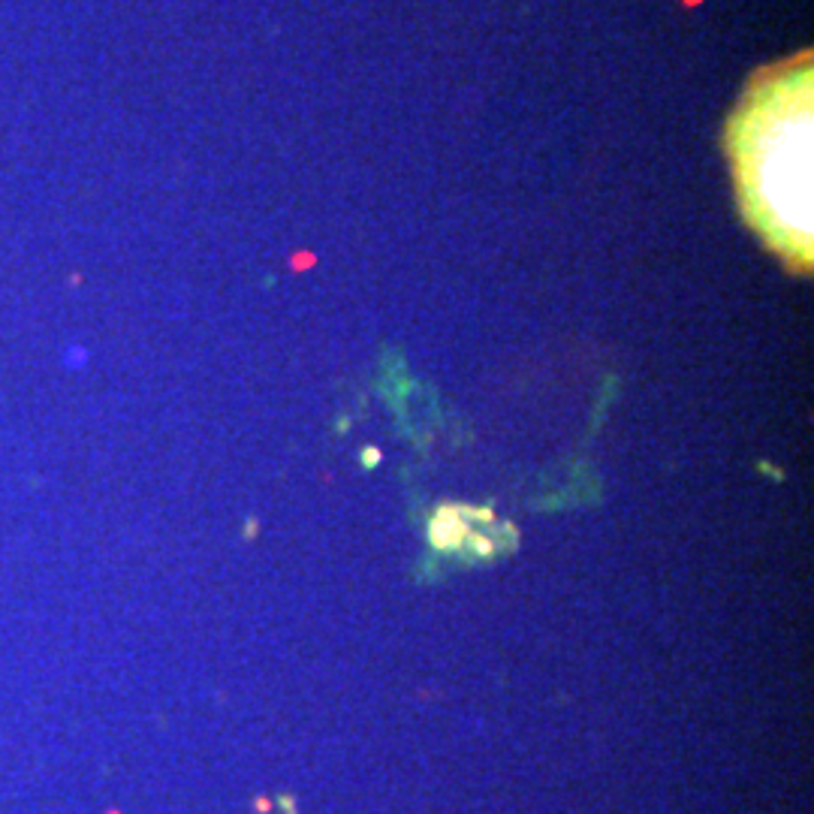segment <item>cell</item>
I'll return each instance as SVG.
<instances>
[{"instance_id": "6da1fadb", "label": "cell", "mask_w": 814, "mask_h": 814, "mask_svg": "<svg viewBox=\"0 0 814 814\" xmlns=\"http://www.w3.org/2000/svg\"><path fill=\"white\" fill-rule=\"evenodd\" d=\"M733 160L754 224L796 260L811 241V70L757 82L733 124Z\"/></svg>"}]
</instances>
